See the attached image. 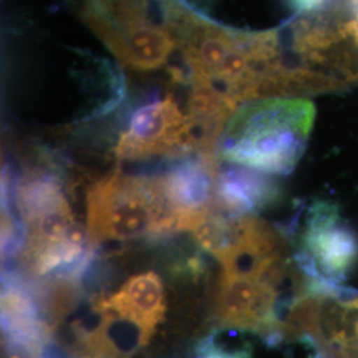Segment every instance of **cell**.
Instances as JSON below:
<instances>
[{
  "label": "cell",
  "mask_w": 358,
  "mask_h": 358,
  "mask_svg": "<svg viewBox=\"0 0 358 358\" xmlns=\"http://www.w3.org/2000/svg\"><path fill=\"white\" fill-rule=\"evenodd\" d=\"M16 207L28 269L38 276H78L90 259V234L75 219L60 177L45 169L26 173L16 187Z\"/></svg>",
  "instance_id": "1"
},
{
  "label": "cell",
  "mask_w": 358,
  "mask_h": 358,
  "mask_svg": "<svg viewBox=\"0 0 358 358\" xmlns=\"http://www.w3.org/2000/svg\"><path fill=\"white\" fill-rule=\"evenodd\" d=\"M309 101L264 99L231 115L217 140V159L264 174H288L304 153L313 125Z\"/></svg>",
  "instance_id": "2"
},
{
  "label": "cell",
  "mask_w": 358,
  "mask_h": 358,
  "mask_svg": "<svg viewBox=\"0 0 358 358\" xmlns=\"http://www.w3.org/2000/svg\"><path fill=\"white\" fill-rule=\"evenodd\" d=\"M78 13L122 64L149 71L178 50L192 10L182 0H80Z\"/></svg>",
  "instance_id": "3"
},
{
  "label": "cell",
  "mask_w": 358,
  "mask_h": 358,
  "mask_svg": "<svg viewBox=\"0 0 358 358\" xmlns=\"http://www.w3.org/2000/svg\"><path fill=\"white\" fill-rule=\"evenodd\" d=\"M87 220L90 245L174 232L155 177L130 176L118 169L90 187Z\"/></svg>",
  "instance_id": "4"
},
{
  "label": "cell",
  "mask_w": 358,
  "mask_h": 358,
  "mask_svg": "<svg viewBox=\"0 0 358 358\" xmlns=\"http://www.w3.org/2000/svg\"><path fill=\"white\" fill-rule=\"evenodd\" d=\"M282 267L278 259L254 268H223L215 306L219 322L226 328L278 332L275 306Z\"/></svg>",
  "instance_id": "5"
},
{
  "label": "cell",
  "mask_w": 358,
  "mask_h": 358,
  "mask_svg": "<svg viewBox=\"0 0 358 358\" xmlns=\"http://www.w3.org/2000/svg\"><path fill=\"white\" fill-rule=\"evenodd\" d=\"M115 153L124 161H142L153 157H183L198 153L189 117L173 94L142 105L122 131Z\"/></svg>",
  "instance_id": "6"
},
{
  "label": "cell",
  "mask_w": 358,
  "mask_h": 358,
  "mask_svg": "<svg viewBox=\"0 0 358 358\" xmlns=\"http://www.w3.org/2000/svg\"><path fill=\"white\" fill-rule=\"evenodd\" d=\"M357 259V234L346 224L336 206H312L300 238V267L313 279L337 284L345 280Z\"/></svg>",
  "instance_id": "7"
},
{
  "label": "cell",
  "mask_w": 358,
  "mask_h": 358,
  "mask_svg": "<svg viewBox=\"0 0 358 358\" xmlns=\"http://www.w3.org/2000/svg\"><path fill=\"white\" fill-rule=\"evenodd\" d=\"M217 157L194 153L155 174L159 192L173 220L174 232L192 230L217 210Z\"/></svg>",
  "instance_id": "8"
},
{
  "label": "cell",
  "mask_w": 358,
  "mask_h": 358,
  "mask_svg": "<svg viewBox=\"0 0 358 358\" xmlns=\"http://www.w3.org/2000/svg\"><path fill=\"white\" fill-rule=\"evenodd\" d=\"M96 308L108 320L118 319L133 324L138 331V341L143 345L165 319V285L154 271L142 272L129 278L109 297L99 300Z\"/></svg>",
  "instance_id": "9"
},
{
  "label": "cell",
  "mask_w": 358,
  "mask_h": 358,
  "mask_svg": "<svg viewBox=\"0 0 358 358\" xmlns=\"http://www.w3.org/2000/svg\"><path fill=\"white\" fill-rule=\"evenodd\" d=\"M280 189L267 174L242 166L219 167L215 182L217 207L230 215L254 214L272 205Z\"/></svg>",
  "instance_id": "10"
},
{
  "label": "cell",
  "mask_w": 358,
  "mask_h": 358,
  "mask_svg": "<svg viewBox=\"0 0 358 358\" xmlns=\"http://www.w3.org/2000/svg\"><path fill=\"white\" fill-rule=\"evenodd\" d=\"M196 358H251V352L247 346L229 350L224 346L217 345L215 338H210L198 348Z\"/></svg>",
  "instance_id": "11"
},
{
  "label": "cell",
  "mask_w": 358,
  "mask_h": 358,
  "mask_svg": "<svg viewBox=\"0 0 358 358\" xmlns=\"http://www.w3.org/2000/svg\"><path fill=\"white\" fill-rule=\"evenodd\" d=\"M327 0H287L288 6L297 13H309L320 8Z\"/></svg>",
  "instance_id": "12"
}]
</instances>
